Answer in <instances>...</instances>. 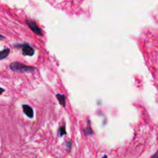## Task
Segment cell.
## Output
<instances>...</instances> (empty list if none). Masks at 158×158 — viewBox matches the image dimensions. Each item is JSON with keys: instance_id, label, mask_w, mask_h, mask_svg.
Masks as SVG:
<instances>
[{"instance_id": "cell-1", "label": "cell", "mask_w": 158, "mask_h": 158, "mask_svg": "<svg viewBox=\"0 0 158 158\" xmlns=\"http://www.w3.org/2000/svg\"><path fill=\"white\" fill-rule=\"evenodd\" d=\"M10 69L14 72H24V73H32L36 71V67L33 66H29L26 65L22 64L19 62H14L10 64Z\"/></svg>"}, {"instance_id": "cell-2", "label": "cell", "mask_w": 158, "mask_h": 158, "mask_svg": "<svg viewBox=\"0 0 158 158\" xmlns=\"http://www.w3.org/2000/svg\"><path fill=\"white\" fill-rule=\"evenodd\" d=\"M16 47H21L22 48V54L24 56H33L35 53V50L33 47L27 43L24 44H18L16 45Z\"/></svg>"}, {"instance_id": "cell-3", "label": "cell", "mask_w": 158, "mask_h": 158, "mask_svg": "<svg viewBox=\"0 0 158 158\" xmlns=\"http://www.w3.org/2000/svg\"><path fill=\"white\" fill-rule=\"evenodd\" d=\"M26 23L27 25L29 26V27L31 29V30L33 32V33H36V35H38V36H42V30H41V29L39 28V26H38L37 24H36V22H35V21L32 20V19H27Z\"/></svg>"}, {"instance_id": "cell-4", "label": "cell", "mask_w": 158, "mask_h": 158, "mask_svg": "<svg viewBox=\"0 0 158 158\" xmlns=\"http://www.w3.org/2000/svg\"><path fill=\"white\" fill-rule=\"evenodd\" d=\"M22 110H23L24 113L28 117L33 118V116H34V112H33V110L32 107H30L28 105H22Z\"/></svg>"}, {"instance_id": "cell-5", "label": "cell", "mask_w": 158, "mask_h": 158, "mask_svg": "<svg viewBox=\"0 0 158 158\" xmlns=\"http://www.w3.org/2000/svg\"><path fill=\"white\" fill-rule=\"evenodd\" d=\"M57 98L60 105H62L63 107H65V106H66V97H65L64 95L60 93L57 94Z\"/></svg>"}, {"instance_id": "cell-6", "label": "cell", "mask_w": 158, "mask_h": 158, "mask_svg": "<svg viewBox=\"0 0 158 158\" xmlns=\"http://www.w3.org/2000/svg\"><path fill=\"white\" fill-rule=\"evenodd\" d=\"M10 53V49L9 48L5 49L2 51H0V60H3V59L6 58L9 56Z\"/></svg>"}, {"instance_id": "cell-7", "label": "cell", "mask_w": 158, "mask_h": 158, "mask_svg": "<svg viewBox=\"0 0 158 158\" xmlns=\"http://www.w3.org/2000/svg\"><path fill=\"white\" fill-rule=\"evenodd\" d=\"M84 133L86 135L93 134V130H92V127H91V126H90V122L89 121V120H87V127L85 128Z\"/></svg>"}, {"instance_id": "cell-8", "label": "cell", "mask_w": 158, "mask_h": 158, "mask_svg": "<svg viewBox=\"0 0 158 158\" xmlns=\"http://www.w3.org/2000/svg\"><path fill=\"white\" fill-rule=\"evenodd\" d=\"M65 134H66V129H65V125H63V127H61L60 129H59V136H63V135Z\"/></svg>"}, {"instance_id": "cell-9", "label": "cell", "mask_w": 158, "mask_h": 158, "mask_svg": "<svg viewBox=\"0 0 158 158\" xmlns=\"http://www.w3.org/2000/svg\"><path fill=\"white\" fill-rule=\"evenodd\" d=\"M150 158H158V150H156V153H155L154 154H153Z\"/></svg>"}, {"instance_id": "cell-10", "label": "cell", "mask_w": 158, "mask_h": 158, "mask_svg": "<svg viewBox=\"0 0 158 158\" xmlns=\"http://www.w3.org/2000/svg\"><path fill=\"white\" fill-rule=\"evenodd\" d=\"M66 147H67L68 150H70V148H71V142H68L67 143V145H66Z\"/></svg>"}, {"instance_id": "cell-11", "label": "cell", "mask_w": 158, "mask_h": 158, "mask_svg": "<svg viewBox=\"0 0 158 158\" xmlns=\"http://www.w3.org/2000/svg\"><path fill=\"white\" fill-rule=\"evenodd\" d=\"M6 37L4 36H2V35H0V40H3V39H5Z\"/></svg>"}, {"instance_id": "cell-12", "label": "cell", "mask_w": 158, "mask_h": 158, "mask_svg": "<svg viewBox=\"0 0 158 158\" xmlns=\"http://www.w3.org/2000/svg\"><path fill=\"white\" fill-rule=\"evenodd\" d=\"M4 91H5V89H2V88H1V87H0V95H1V94H2V93L4 92Z\"/></svg>"}, {"instance_id": "cell-13", "label": "cell", "mask_w": 158, "mask_h": 158, "mask_svg": "<svg viewBox=\"0 0 158 158\" xmlns=\"http://www.w3.org/2000/svg\"><path fill=\"white\" fill-rule=\"evenodd\" d=\"M103 158H108V157H107V155H103Z\"/></svg>"}]
</instances>
